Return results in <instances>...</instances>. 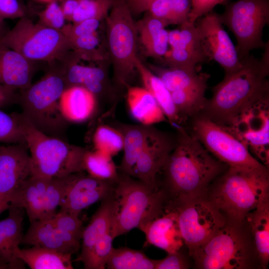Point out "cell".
<instances>
[{"label":"cell","instance_id":"38","mask_svg":"<svg viewBox=\"0 0 269 269\" xmlns=\"http://www.w3.org/2000/svg\"><path fill=\"white\" fill-rule=\"evenodd\" d=\"M112 2L113 0H80L70 22L93 18L102 21L108 15Z\"/></svg>","mask_w":269,"mask_h":269},{"label":"cell","instance_id":"3","mask_svg":"<svg viewBox=\"0 0 269 269\" xmlns=\"http://www.w3.org/2000/svg\"><path fill=\"white\" fill-rule=\"evenodd\" d=\"M214 181L208 197L227 222L242 225L269 200L268 167H228Z\"/></svg>","mask_w":269,"mask_h":269},{"label":"cell","instance_id":"18","mask_svg":"<svg viewBox=\"0 0 269 269\" xmlns=\"http://www.w3.org/2000/svg\"><path fill=\"white\" fill-rule=\"evenodd\" d=\"M0 145V200L11 202L31 174L26 144Z\"/></svg>","mask_w":269,"mask_h":269},{"label":"cell","instance_id":"32","mask_svg":"<svg viewBox=\"0 0 269 269\" xmlns=\"http://www.w3.org/2000/svg\"><path fill=\"white\" fill-rule=\"evenodd\" d=\"M207 88V85H203L170 93L183 125L204 109L207 100L205 96Z\"/></svg>","mask_w":269,"mask_h":269},{"label":"cell","instance_id":"25","mask_svg":"<svg viewBox=\"0 0 269 269\" xmlns=\"http://www.w3.org/2000/svg\"><path fill=\"white\" fill-rule=\"evenodd\" d=\"M126 91L127 105L134 120L148 126L168 122L154 97L144 87L130 85Z\"/></svg>","mask_w":269,"mask_h":269},{"label":"cell","instance_id":"46","mask_svg":"<svg viewBox=\"0 0 269 269\" xmlns=\"http://www.w3.org/2000/svg\"><path fill=\"white\" fill-rule=\"evenodd\" d=\"M179 251L167 253L163 259L157 260L155 269H185L189 264L185 256Z\"/></svg>","mask_w":269,"mask_h":269},{"label":"cell","instance_id":"44","mask_svg":"<svg viewBox=\"0 0 269 269\" xmlns=\"http://www.w3.org/2000/svg\"><path fill=\"white\" fill-rule=\"evenodd\" d=\"M27 10L19 0H0V24L8 19H16L27 16Z\"/></svg>","mask_w":269,"mask_h":269},{"label":"cell","instance_id":"47","mask_svg":"<svg viewBox=\"0 0 269 269\" xmlns=\"http://www.w3.org/2000/svg\"><path fill=\"white\" fill-rule=\"evenodd\" d=\"M0 257L8 263L10 269H24V263L9 248L0 232Z\"/></svg>","mask_w":269,"mask_h":269},{"label":"cell","instance_id":"5","mask_svg":"<svg viewBox=\"0 0 269 269\" xmlns=\"http://www.w3.org/2000/svg\"><path fill=\"white\" fill-rule=\"evenodd\" d=\"M18 116L30 151L31 175L53 178L84 171L83 160L87 149L47 135L21 113Z\"/></svg>","mask_w":269,"mask_h":269},{"label":"cell","instance_id":"43","mask_svg":"<svg viewBox=\"0 0 269 269\" xmlns=\"http://www.w3.org/2000/svg\"><path fill=\"white\" fill-rule=\"evenodd\" d=\"M101 20L88 19L77 23H66L61 32L68 39L83 36L97 32Z\"/></svg>","mask_w":269,"mask_h":269},{"label":"cell","instance_id":"34","mask_svg":"<svg viewBox=\"0 0 269 269\" xmlns=\"http://www.w3.org/2000/svg\"><path fill=\"white\" fill-rule=\"evenodd\" d=\"M84 171L99 180L115 184L120 173L111 155L95 150H87L83 160Z\"/></svg>","mask_w":269,"mask_h":269},{"label":"cell","instance_id":"4","mask_svg":"<svg viewBox=\"0 0 269 269\" xmlns=\"http://www.w3.org/2000/svg\"><path fill=\"white\" fill-rule=\"evenodd\" d=\"M112 196L111 233L114 239L134 228L140 230L164 213L168 202L163 189L121 173L115 184Z\"/></svg>","mask_w":269,"mask_h":269},{"label":"cell","instance_id":"27","mask_svg":"<svg viewBox=\"0 0 269 269\" xmlns=\"http://www.w3.org/2000/svg\"><path fill=\"white\" fill-rule=\"evenodd\" d=\"M101 202L89 224L84 229L81 252L75 261L83 263L96 242L103 235L111 232L113 213L112 194Z\"/></svg>","mask_w":269,"mask_h":269},{"label":"cell","instance_id":"16","mask_svg":"<svg viewBox=\"0 0 269 269\" xmlns=\"http://www.w3.org/2000/svg\"><path fill=\"white\" fill-rule=\"evenodd\" d=\"M201 46L207 61L214 60L224 70L225 75L239 69L242 64L236 46L223 28L219 14L212 11L195 23Z\"/></svg>","mask_w":269,"mask_h":269},{"label":"cell","instance_id":"10","mask_svg":"<svg viewBox=\"0 0 269 269\" xmlns=\"http://www.w3.org/2000/svg\"><path fill=\"white\" fill-rule=\"evenodd\" d=\"M219 16L236 39L241 61L252 50L264 48L263 30L269 23V0H238L227 5Z\"/></svg>","mask_w":269,"mask_h":269},{"label":"cell","instance_id":"14","mask_svg":"<svg viewBox=\"0 0 269 269\" xmlns=\"http://www.w3.org/2000/svg\"><path fill=\"white\" fill-rule=\"evenodd\" d=\"M67 176L48 178L31 175L23 183L11 205L22 208L30 222L52 218L60 207Z\"/></svg>","mask_w":269,"mask_h":269},{"label":"cell","instance_id":"8","mask_svg":"<svg viewBox=\"0 0 269 269\" xmlns=\"http://www.w3.org/2000/svg\"><path fill=\"white\" fill-rule=\"evenodd\" d=\"M243 225L226 222L225 226L202 245L190 250L198 268L244 269L251 267L256 257L252 240Z\"/></svg>","mask_w":269,"mask_h":269},{"label":"cell","instance_id":"41","mask_svg":"<svg viewBox=\"0 0 269 269\" xmlns=\"http://www.w3.org/2000/svg\"><path fill=\"white\" fill-rule=\"evenodd\" d=\"M51 218L60 231L77 241H81L84 227L79 216L59 210Z\"/></svg>","mask_w":269,"mask_h":269},{"label":"cell","instance_id":"22","mask_svg":"<svg viewBox=\"0 0 269 269\" xmlns=\"http://www.w3.org/2000/svg\"><path fill=\"white\" fill-rule=\"evenodd\" d=\"M113 126L119 130L123 136L124 155L119 169L121 173L133 176L139 155L157 129L153 126L119 122L114 123Z\"/></svg>","mask_w":269,"mask_h":269},{"label":"cell","instance_id":"20","mask_svg":"<svg viewBox=\"0 0 269 269\" xmlns=\"http://www.w3.org/2000/svg\"><path fill=\"white\" fill-rule=\"evenodd\" d=\"M145 235V246L152 245L167 253L181 250L184 244L176 211L166 205L164 213L141 230Z\"/></svg>","mask_w":269,"mask_h":269},{"label":"cell","instance_id":"37","mask_svg":"<svg viewBox=\"0 0 269 269\" xmlns=\"http://www.w3.org/2000/svg\"><path fill=\"white\" fill-rule=\"evenodd\" d=\"M8 210V216L0 220V232L14 254L15 249L19 247L23 237L24 209L20 207L11 205Z\"/></svg>","mask_w":269,"mask_h":269},{"label":"cell","instance_id":"29","mask_svg":"<svg viewBox=\"0 0 269 269\" xmlns=\"http://www.w3.org/2000/svg\"><path fill=\"white\" fill-rule=\"evenodd\" d=\"M246 222L249 223L256 258L266 268L269 261V200L254 210Z\"/></svg>","mask_w":269,"mask_h":269},{"label":"cell","instance_id":"26","mask_svg":"<svg viewBox=\"0 0 269 269\" xmlns=\"http://www.w3.org/2000/svg\"><path fill=\"white\" fill-rule=\"evenodd\" d=\"M146 12L135 22L137 34L145 55L160 59L168 50V31L162 21Z\"/></svg>","mask_w":269,"mask_h":269},{"label":"cell","instance_id":"9","mask_svg":"<svg viewBox=\"0 0 269 269\" xmlns=\"http://www.w3.org/2000/svg\"><path fill=\"white\" fill-rule=\"evenodd\" d=\"M0 43L32 62L63 60L72 50L69 40L59 30L21 17L0 38Z\"/></svg>","mask_w":269,"mask_h":269},{"label":"cell","instance_id":"2","mask_svg":"<svg viewBox=\"0 0 269 269\" xmlns=\"http://www.w3.org/2000/svg\"><path fill=\"white\" fill-rule=\"evenodd\" d=\"M260 59L249 54L237 71L225 75L212 89V96L199 114L223 126H228L253 101L269 94V46L266 43Z\"/></svg>","mask_w":269,"mask_h":269},{"label":"cell","instance_id":"6","mask_svg":"<svg viewBox=\"0 0 269 269\" xmlns=\"http://www.w3.org/2000/svg\"><path fill=\"white\" fill-rule=\"evenodd\" d=\"M109 60L113 69V83L119 96L136 73L138 34L127 0H113L105 18Z\"/></svg>","mask_w":269,"mask_h":269},{"label":"cell","instance_id":"30","mask_svg":"<svg viewBox=\"0 0 269 269\" xmlns=\"http://www.w3.org/2000/svg\"><path fill=\"white\" fill-rule=\"evenodd\" d=\"M14 256L31 269H73L72 254L32 246L27 249L19 247L14 251Z\"/></svg>","mask_w":269,"mask_h":269},{"label":"cell","instance_id":"1","mask_svg":"<svg viewBox=\"0 0 269 269\" xmlns=\"http://www.w3.org/2000/svg\"><path fill=\"white\" fill-rule=\"evenodd\" d=\"M174 147L162 169L164 189L173 203L206 196L228 166L211 154L184 127L176 128Z\"/></svg>","mask_w":269,"mask_h":269},{"label":"cell","instance_id":"28","mask_svg":"<svg viewBox=\"0 0 269 269\" xmlns=\"http://www.w3.org/2000/svg\"><path fill=\"white\" fill-rule=\"evenodd\" d=\"M135 67L144 87L154 97L167 121L176 128L183 127V123L178 114L171 93L161 80L139 58L136 61Z\"/></svg>","mask_w":269,"mask_h":269},{"label":"cell","instance_id":"13","mask_svg":"<svg viewBox=\"0 0 269 269\" xmlns=\"http://www.w3.org/2000/svg\"><path fill=\"white\" fill-rule=\"evenodd\" d=\"M261 163L269 165V94L246 106L226 127Z\"/></svg>","mask_w":269,"mask_h":269},{"label":"cell","instance_id":"17","mask_svg":"<svg viewBox=\"0 0 269 269\" xmlns=\"http://www.w3.org/2000/svg\"><path fill=\"white\" fill-rule=\"evenodd\" d=\"M78 172L68 175L60 210L79 216L81 211L110 196L115 184Z\"/></svg>","mask_w":269,"mask_h":269},{"label":"cell","instance_id":"19","mask_svg":"<svg viewBox=\"0 0 269 269\" xmlns=\"http://www.w3.org/2000/svg\"><path fill=\"white\" fill-rule=\"evenodd\" d=\"M175 142V136L157 129L139 155L132 177L158 187L156 176L162 170Z\"/></svg>","mask_w":269,"mask_h":269},{"label":"cell","instance_id":"53","mask_svg":"<svg viewBox=\"0 0 269 269\" xmlns=\"http://www.w3.org/2000/svg\"><path fill=\"white\" fill-rule=\"evenodd\" d=\"M6 31L7 30H5L4 23L0 24V38Z\"/></svg>","mask_w":269,"mask_h":269},{"label":"cell","instance_id":"48","mask_svg":"<svg viewBox=\"0 0 269 269\" xmlns=\"http://www.w3.org/2000/svg\"><path fill=\"white\" fill-rule=\"evenodd\" d=\"M15 90L0 83V109L7 107L17 100Z\"/></svg>","mask_w":269,"mask_h":269},{"label":"cell","instance_id":"33","mask_svg":"<svg viewBox=\"0 0 269 269\" xmlns=\"http://www.w3.org/2000/svg\"><path fill=\"white\" fill-rule=\"evenodd\" d=\"M190 10V0H155L150 4L146 11L167 26L181 25L188 21Z\"/></svg>","mask_w":269,"mask_h":269},{"label":"cell","instance_id":"39","mask_svg":"<svg viewBox=\"0 0 269 269\" xmlns=\"http://www.w3.org/2000/svg\"><path fill=\"white\" fill-rule=\"evenodd\" d=\"M0 142L25 144L18 113L7 114L0 109Z\"/></svg>","mask_w":269,"mask_h":269},{"label":"cell","instance_id":"55","mask_svg":"<svg viewBox=\"0 0 269 269\" xmlns=\"http://www.w3.org/2000/svg\"><path fill=\"white\" fill-rule=\"evenodd\" d=\"M2 201H4V200H0V203L2 202ZM8 202V201H7Z\"/></svg>","mask_w":269,"mask_h":269},{"label":"cell","instance_id":"7","mask_svg":"<svg viewBox=\"0 0 269 269\" xmlns=\"http://www.w3.org/2000/svg\"><path fill=\"white\" fill-rule=\"evenodd\" d=\"M67 88L61 68L49 71L40 80L20 91L17 100L22 115L42 133L61 137L68 123L63 117L60 99Z\"/></svg>","mask_w":269,"mask_h":269},{"label":"cell","instance_id":"50","mask_svg":"<svg viewBox=\"0 0 269 269\" xmlns=\"http://www.w3.org/2000/svg\"><path fill=\"white\" fill-rule=\"evenodd\" d=\"M80 0H61L60 5L66 21L71 22L72 17L77 8Z\"/></svg>","mask_w":269,"mask_h":269},{"label":"cell","instance_id":"45","mask_svg":"<svg viewBox=\"0 0 269 269\" xmlns=\"http://www.w3.org/2000/svg\"><path fill=\"white\" fill-rule=\"evenodd\" d=\"M229 0H190L191 10L188 22L195 23L200 17L213 11L218 4H226Z\"/></svg>","mask_w":269,"mask_h":269},{"label":"cell","instance_id":"42","mask_svg":"<svg viewBox=\"0 0 269 269\" xmlns=\"http://www.w3.org/2000/svg\"><path fill=\"white\" fill-rule=\"evenodd\" d=\"M39 24L55 30L61 31L66 23V18L59 2L54 0L48 4L38 14Z\"/></svg>","mask_w":269,"mask_h":269},{"label":"cell","instance_id":"23","mask_svg":"<svg viewBox=\"0 0 269 269\" xmlns=\"http://www.w3.org/2000/svg\"><path fill=\"white\" fill-rule=\"evenodd\" d=\"M62 115L68 123H80L92 119L99 108L96 96L81 86L67 87L60 99Z\"/></svg>","mask_w":269,"mask_h":269},{"label":"cell","instance_id":"21","mask_svg":"<svg viewBox=\"0 0 269 269\" xmlns=\"http://www.w3.org/2000/svg\"><path fill=\"white\" fill-rule=\"evenodd\" d=\"M21 244L72 255L81 248L80 242L58 229L51 218L30 222Z\"/></svg>","mask_w":269,"mask_h":269},{"label":"cell","instance_id":"31","mask_svg":"<svg viewBox=\"0 0 269 269\" xmlns=\"http://www.w3.org/2000/svg\"><path fill=\"white\" fill-rule=\"evenodd\" d=\"M148 68L162 81L171 93L179 90L207 85L210 75L197 70L162 67L150 64Z\"/></svg>","mask_w":269,"mask_h":269},{"label":"cell","instance_id":"52","mask_svg":"<svg viewBox=\"0 0 269 269\" xmlns=\"http://www.w3.org/2000/svg\"><path fill=\"white\" fill-rule=\"evenodd\" d=\"M10 269V266L8 263L0 257V269Z\"/></svg>","mask_w":269,"mask_h":269},{"label":"cell","instance_id":"15","mask_svg":"<svg viewBox=\"0 0 269 269\" xmlns=\"http://www.w3.org/2000/svg\"><path fill=\"white\" fill-rule=\"evenodd\" d=\"M81 59L78 54L71 50L61 61L63 67L61 68L67 87L77 85L85 88L99 101L110 105L111 111H114L120 96L109 78L108 65L106 63L109 60L100 61L97 65H86L80 64Z\"/></svg>","mask_w":269,"mask_h":269},{"label":"cell","instance_id":"36","mask_svg":"<svg viewBox=\"0 0 269 269\" xmlns=\"http://www.w3.org/2000/svg\"><path fill=\"white\" fill-rule=\"evenodd\" d=\"M95 150L114 156L123 150L124 140L121 132L114 126L100 124L93 135Z\"/></svg>","mask_w":269,"mask_h":269},{"label":"cell","instance_id":"54","mask_svg":"<svg viewBox=\"0 0 269 269\" xmlns=\"http://www.w3.org/2000/svg\"><path fill=\"white\" fill-rule=\"evenodd\" d=\"M41 0V1H46V2H50V1H51L52 0Z\"/></svg>","mask_w":269,"mask_h":269},{"label":"cell","instance_id":"11","mask_svg":"<svg viewBox=\"0 0 269 269\" xmlns=\"http://www.w3.org/2000/svg\"><path fill=\"white\" fill-rule=\"evenodd\" d=\"M186 130L214 157L228 167L262 169L247 147L225 127L198 114L189 120Z\"/></svg>","mask_w":269,"mask_h":269},{"label":"cell","instance_id":"49","mask_svg":"<svg viewBox=\"0 0 269 269\" xmlns=\"http://www.w3.org/2000/svg\"><path fill=\"white\" fill-rule=\"evenodd\" d=\"M155 0H127L133 15H138L147 11L150 4Z\"/></svg>","mask_w":269,"mask_h":269},{"label":"cell","instance_id":"12","mask_svg":"<svg viewBox=\"0 0 269 269\" xmlns=\"http://www.w3.org/2000/svg\"><path fill=\"white\" fill-rule=\"evenodd\" d=\"M176 212L179 229L188 251L208 241L227 220L206 196L179 203L168 202Z\"/></svg>","mask_w":269,"mask_h":269},{"label":"cell","instance_id":"40","mask_svg":"<svg viewBox=\"0 0 269 269\" xmlns=\"http://www.w3.org/2000/svg\"><path fill=\"white\" fill-rule=\"evenodd\" d=\"M112 237L109 232L95 244L90 253L83 262L86 269H104L113 249Z\"/></svg>","mask_w":269,"mask_h":269},{"label":"cell","instance_id":"56","mask_svg":"<svg viewBox=\"0 0 269 269\" xmlns=\"http://www.w3.org/2000/svg\"><path fill=\"white\" fill-rule=\"evenodd\" d=\"M20 0V1H21V2H22V0Z\"/></svg>","mask_w":269,"mask_h":269},{"label":"cell","instance_id":"24","mask_svg":"<svg viewBox=\"0 0 269 269\" xmlns=\"http://www.w3.org/2000/svg\"><path fill=\"white\" fill-rule=\"evenodd\" d=\"M33 62L0 43V83L20 91L32 83Z\"/></svg>","mask_w":269,"mask_h":269},{"label":"cell","instance_id":"51","mask_svg":"<svg viewBox=\"0 0 269 269\" xmlns=\"http://www.w3.org/2000/svg\"><path fill=\"white\" fill-rule=\"evenodd\" d=\"M11 206L9 202L7 201H2L0 203V215L5 210H8Z\"/></svg>","mask_w":269,"mask_h":269},{"label":"cell","instance_id":"35","mask_svg":"<svg viewBox=\"0 0 269 269\" xmlns=\"http://www.w3.org/2000/svg\"><path fill=\"white\" fill-rule=\"evenodd\" d=\"M157 260L128 247L113 248L106 264L108 269H155Z\"/></svg>","mask_w":269,"mask_h":269}]
</instances>
